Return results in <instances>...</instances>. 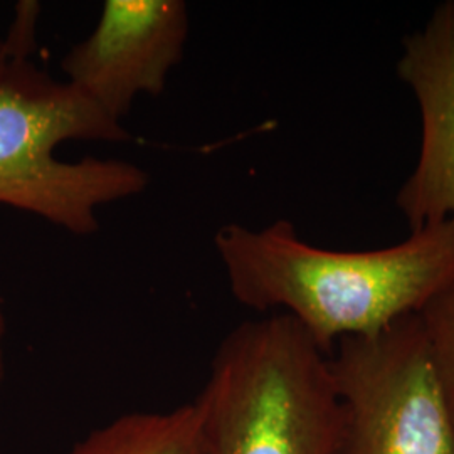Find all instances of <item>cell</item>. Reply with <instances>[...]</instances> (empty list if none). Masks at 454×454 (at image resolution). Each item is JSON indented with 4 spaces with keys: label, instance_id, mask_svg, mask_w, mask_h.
Wrapping results in <instances>:
<instances>
[{
    "label": "cell",
    "instance_id": "1",
    "mask_svg": "<svg viewBox=\"0 0 454 454\" xmlns=\"http://www.w3.org/2000/svg\"><path fill=\"white\" fill-rule=\"evenodd\" d=\"M214 246L241 305L281 309L326 356L345 337L372 335L419 313L454 283V221L372 251L317 247L285 219L262 229L227 224Z\"/></svg>",
    "mask_w": 454,
    "mask_h": 454
},
{
    "label": "cell",
    "instance_id": "2",
    "mask_svg": "<svg viewBox=\"0 0 454 454\" xmlns=\"http://www.w3.org/2000/svg\"><path fill=\"white\" fill-rule=\"evenodd\" d=\"M202 454H335L330 356L286 313L236 326L194 401Z\"/></svg>",
    "mask_w": 454,
    "mask_h": 454
},
{
    "label": "cell",
    "instance_id": "3",
    "mask_svg": "<svg viewBox=\"0 0 454 454\" xmlns=\"http://www.w3.org/2000/svg\"><path fill=\"white\" fill-rule=\"evenodd\" d=\"M71 140L121 144L130 133L69 82L9 59L0 78V204L91 236L98 207L142 194L150 177L116 159H56V146Z\"/></svg>",
    "mask_w": 454,
    "mask_h": 454
},
{
    "label": "cell",
    "instance_id": "4",
    "mask_svg": "<svg viewBox=\"0 0 454 454\" xmlns=\"http://www.w3.org/2000/svg\"><path fill=\"white\" fill-rule=\"evenodd\" d=\"M330 371L340 403L335 454H454L453 416L418 313L341 339Z\"/></svg>",
    "mask_w": 454,
    "mask_h": 454
},
{
    "label": "cell",
    "instance_id": "5",
    "mask_svg": "<svg viewBox=\"0 0 454 454\" xmlns=\"http://www.w3.org/2000/svg\"><path fill=\"white\" fill-rule=\"evenodd\" d=\"M187 37L182 0H106L93 33L67 51L61 67L66 82L121 123L138 95L162 93Z\"/></svg>",
    "mask_w": 454,
    "mask_h": 454
},
{
    "label": "cell",
    "instance_id": "6",
    "mask_svg": "<svg viewBox=\"0 0 454 454\" xmlns=\"http://www.w3.org/2000/svg\"><path fill=\"white\" fill-rule=\"evenodd\" d=\"M397 76L421 112L419 159L395 199L411 231H418L454 221V0L439 4L404 39Z\"/></svg>",
    "mask_w": 454,
    "mask_h": 454
},
{
    "label": "cell",
    "instance_id": "7",
    "mask_svg": "<svg viewBox=\"0 0 454 454\" xmlns=\"http://www.w3.org/2000/svg\"><path fill=\"white\" fill-rule=\"evenodd\" d=\"M66 454H202L194 401L170 411H137L91 431Z\"/></svg>",
    "mask_w": 454,
    "mask_h": 454
},
{
    "label": "cell",
    "instance_id": "8",
    "mask_svg": "<svg viewBox=\"0 0 454 454\" xmlns=\"http://www.w3.org/2000/svg\"><path fill=\"white\" fill-rule=\"evenodd\" d=\"M439 389L454 419V283L418 313Z\"/></svg>",
    "mask_w": 454,
    "mask_h": 454
},
{
    "label": "cell",
    "instance_id": "9",
    "mask_svg": "<svg viewBox=\"0 0 454 454\" xmlns=\"http://www.w3.org/2000/svg\"><path fill=\"white\" fill-rule=\"evenodd\" d=\"M39 14L37 2L17 4L16 19L4 41L9 59H29L35 49V22Z\"/></svg>",
    "mask_w": 454,
    "mask_h": 454
},
{
    "label": "cell",
    "instance_id": "10",
    "mask_svg": "<svg viewBox=\"0 0 454 454\" xmlns=\"http://www.w3.org/2000/svg\"><path fill=\"white\" fill-rule=\"evenodd\" d=\"M4 337H5V317L0 309V382L4 379Z\"/></svg>",
    "mask_w": 454,
    "mask_h": 454
},
{
    "label": "cell",
    "instance_id": "11",
    "mask_svg": "<svg viewBox=\"0 0 454 454\" xmlns=\"http://www.w3.org/2000/svg\"><path fill=\"white\" fill-rule=\"evenodd\" d=\"M9 65V58H7V52H5V46H4V41L0 39V78L4 76L5 69Z\"/></svg>",
    "mask_w": 454,
    "mask_h": 454
}]
</instances>
